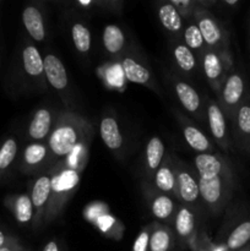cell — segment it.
Segmentation results:
<instances>
[{
	"instance_id": "obj_1",
	"label": "cell",
	"mask_w": 250,
	"mask_h": 251,
	"mask_svg": "<svg viewBox=\"0 0 250 251\" xmlns=\"http://www.w3.org/2000/svg\"><path fill=\"white\" fill-rule=\"evenodd\" d=\"M195 166L200 176V195L207 203L216 205L221 201L225 191V181L222 179L225 172L223 162L213 154L200 153L196 156Z\"/></svg>"
},
{
	"instance_id": "obj_2",
	"label": "cell",
	"mask_w": 250,
	"mask_h": 251,
	"mask_svg": "<svg viewBox=\"0 0 250 251\" xmlns=\"http://www.w3.org/2000/svg\"><path fill=\"white\" fill-rule=\"evenodd\" d=\"M77 144V134L71 125H61L49 137V147L56 156H68Z\"/></svg>"
},
{
	"instance_id": "obj_3",
	"label": "cell",
	"mask_w": 250,
	"mask_h": 251,
	"mask_svg": "<svg viewBox=\"0 0 250 251\" xmlns=\"http://www.w3.org/2000/svg\"><path fill=\"white\" fill-rule=\"evenodd\" d=\"M43 61L44 74H46L49 83L56 90L65 88L68 86V74H66V69L60 59L53 54H48L43 59Z\"/></svg>"
},
{
	"instance_id": "obj_4",
	"label": "cell",
	"mask_w": 250,
	"mask_h": 251,
	"mask_svg": "<svg viewBox=\"0 0 250 251\" xmlns=\"http://www.w3.org/2000/svg\"><path fill=\"white\" fill-rule=\"evenodd\" d=\"M245 92V81L239 74L228 76L223 86V100L229 108H235L242 103Z\"/></svg>"
},
{
	"instance_id": "obj_5",
	"label": "cell",
	"mask_w": 250,
	"mask_h": 251,
	"mask_svg": "<svg viewBox=\"0 0 250 251\" xmlns=\"http://www.w3.org/2000/svg\"><path fill=\"white\" fill-rule=\"evenodd\" d=\"M22 22H24L25 28L27 29L28 34L34 41H43L46 37V29H44L43 17L37 7H25L24 12H22Z\"/></svg>"
},
{
	"instance_id": "obj_6",
	"label": "cell",
	"mask_w": 250,
	"mask_h": 251,
	"mask_svg": "<svg viewBox=\"0 0 250 251\" xmlns=\"http://www.w3.org/2000/svg\"><path fill=\"white\" fill-rule=\"evenodd\" d=\"M100 134L102 141L110 150H118L123 145V136L119 130L117 120L114 118L107 117L100 122Z\"/></svg>"
},
{
	"instance_id": "obj_7",
	"label": "cell",
	"mask_w": 250,
	"mask_h": 251,
	"mask_svg": "<svg viewBox=\"0 0 250 251\" xmlns=\"http://www.w3.org/2000/svg\"><path fill=\"white\" fill-rule=\"evenodd\" d=\"M51 124V115L49 110L42 109L37 110L33 115V119L31 120L28 126V134L33 140H42L47 136L49 132Z\"/></svg>"
},
{
	"instance_id": "obj_8",
	"label": "cell",
	"mask_w": 250,
	"mask_h": 251,
	"mask_svg": "<svg viewBox=\"0 0 250 251\" xmlns=\"http://www.w3.org/2000/svg\"><path fill=\"white\" fill-rule=\"evenodd\" d=\"M24 69L29 76H39L44 73V61L36 47L27 46L22 51Z\"/></svg>"
},
{
	"instance_id": "obj_9",
	"label": "cell",
	"mask_w": 250,
	"mask_h": 251,
	"mask_svg": "<svg viewBox=\"0 0 250 251\" xmlns=\"http://www.w3.org/2000/svg\"><path fill=\"white\" fill-rule=\"evenodd\" d=\"M176 183H178L180 198L184 201L186 202L196 201V199L200 195V190H199V183L194 179V176H191L186 172H180L176 178Z\"/></svg>"
},
{
	"instance_id": "obj_10",
	"label": "cell",
	"mask_w": 250,
	"mask_h": 251,
	"mask_svg": "<svg viewBox=\"0 0 250 251\" xmlns=\"http://www.w3.org/2000/svg\"><path fill=\"white\" fill-rule=\"evenodd\" d=\"M175 92L181 105L188 112L194 113L199 109V107H200V97L190 85L185 82H178L175 85Z\"/></svg>"
},
{
	"instance_id": "obj_11",
	"label": "cell",
	"mask_w": 250,
	"mask_h": 251,
	"mask_svg": "<svg viewBox=\"0 0 250 251\" xmlns=\"http://www.w3.org/2000/svg\"><path fill=\"white\" fill-rule=\"evenodd\" d=\"M208 124H210V129L213 137H216L217 140L225 139V135H227L225 118L221 108L215 103L210 104V107H208Z\"/></svg>"
},
{
	"instance_id": "obj_12",
	"label": "cell",
	"mask_w": 250,
	"mask_h": 251,
	"mask_svg": "<svg viewBox=\"0 0 250 251\" xmlns=\"http://www.w3.org/2000/svg\"><path fill=\"white\" fill-rule=\"evenodd\" d=\"M125 37L122 29L115 25H108L103 31V44L109 53L115 54L124 47Z\"/></svg>"
},
{
	"instance_id": "obj_13",
	"label": "cell",
	"mask_w": 250,
	"mask_h": 251,
	"mask_svg": "<svg viewBox=\"0 0 250 251\" xmlns=\"http://www.w3.org/2000/svg\"><path fill=\"white\" fill-rule=\"evenodd\" d=\"M123 69H124L125 77L127 81L134 83L144 85L150 80V73L145 66L135 61L131 58H125L123 60Z\"/></svg>"
},
{
	"instance_id": "obj_14",
	"label": "cell",
	"mask_w": 250,
	"mask_h": 251,
	"mask_svg": "<svg viewBox=\"0 0 250 251\" xmlns=\"http://www.w3.org/2000/svg\"><path fill=\"white\" fill-rule=\"evenodd\" d=\"M159 21L162 26L171 32H178L181 28V17L173 4H164L159 7Z\"/></svg>"
},
{
	"instance_id": "obj_15",
	"label": "cell",
	"mask_w": 250,
	"mask_h": 251,
	"mask_svg": "<svg viewBox=\"0 0 250 251\" xmlns=\"http://www.w3.org/2000/svg\"><path fill=\"white\" fill-rule=\"evenodd\" d=\"M250 240V220L238 225L227 239V248L229 250H239Z\"/></svg>"
},
{
	"instance_id": "obj_16",
	"label": "cell",
	"mask_w": 250,
	"mask_h": 251,
	"mask_svg": "<svg viewBox=\"0 0 250 251\" xmlns=\"http://www.w3.org/2000/svg\"><path fill=\"white\" fill-rule=\"evenodd\" d=\"M198 27L202 34L203 42H206L208 46H217L222 41V31L215 20L211 17H202L199 21Z\"/></svg>"
},
{
	"instance_id": "obj_17",
	"label": "cell",
	"mask_w": 250,
	"mask_h": 251,
	"mask_svg": "<svg viewBox=\"0 0 250 251\" xmlns=\"http://www.w3.org/2000/svg\"><path fill=\"white\" fill-rule=\"evenodd\" d=\"M12 211L20 223H28L33 216V203L27 195H19L12 200Z\"/></svg>"
},
{
	"instance_id": "obj_18",
	"label": "cell",
	"mask_w": 250,
	"mask_h": 251,
	"mask_svg": "<svg viewBox=\"0 0 250 251\" xmlns=\"http://www.w3.org/2000/svg\"><path fill=\"white\" fill-rule=\"evenodd\" d=\"M51 191V179L48 176H41L34 183L31 194V201L33 207L41 208L49 199Z\"/></svg>"
},
{
	"instance_id": "obj_19",
	"label": "cell",
	"mask_w": 250,
	"mask_h": 251,
	"mask_svg": "<svg viewBox=\"0 0 250 251\" xmlns=\"http://www.w3.org/2000/svg\"><path fill=\"white\" fill-rule=\"evenodd\" d=\"M184 137H185L188 145L194 151H198L200 153H206L211 149L207 137L200 130L196 129V127L186 126L184 129Z\"/></svg>"
},
{
	"instance_id": "obj_20",
	"label": "cell",
	"mask_w": 250,
	"mask_h": 251,
	"mask_svg": "<svg viewBox=\"0 0 250 251\" xmlns=\"http://www.w3.org/2000/svg\"><path fill=\"white\" fill-rule=\"evenodd\" d=\"M235 120L242 140L250 146V102L242 103L240 107H238Z\"/></svg>"
},
{
	"instance_id": "obj_21",
	"label": "cell",
	"mask_w": 250,
	"mask_h": 251,
	"mask_svg": "<svg viewBox=\"0 0 250 251\" xmlns=\"http://www.w3.org/2000/svg\"><path fill=\"white\" fill-rule=\"evenodd\" d=\"M164 153V145L159 137L154 136L147 144L146 149V159H147V166L150 169L154 171L158 169L159 164H161L162 158H163Z\"/></svg>"
},
{
	"instance_id": "obj_22",
	"label": "cell",
	"mask_w": 250,
	"mask_h": 251,
	"mask_svg": "<svg viewBox=\"0 0 250 251\" xmlns=\"http://www.w3.org/2000/svg\"><path fill=\"white\" fill-rule=\"evenodd\" d=\"M78 183V174L73 169H68L55 176V178L51 179V189L56 193H64V191L71 190L75 188Z\"/></svg>"
},
{
	"instance_id": "obj_23",
	"label": "cell",
	"mask_w": 250,
	"mask_h": 251,
	"mask_svg": "<svg viewBox=\"0 0 250 251\" xmlns=\"http://www.w3.org/2000/svg\"><path fill=\"white\" fill-rule=\"evenodd\" d=\"M74 44L81 53H87L91 48V33L82 24H75L71 29Z\"/></svg>"
},
{
	"instance_id": "obj_24",
	"label": "cell",
	"mask_w": 250,
	"mask_h": 251,
	"mask_svg": "<svg viewBox=\"0 0 250 251\" xmlns=\"http://www.w3.org/2000/svg\"><path fill=\"white\" fill-rule=\"evenodd\" d=\"M195 220L188 208H180L175 218V229L180 237H188L194 230Z\"/></svg>"
},
{
	"instance_id": "obj_25",
	"label": "cell",
	"mask_w": 250,
	"mask_h": 251,
	"mask_svg": "<svg viewBox=\"0 0 250 251\" xmlns=\"http://www.w3.org/2000/svg\"><path fill=\"white\" fill-rule=\"evenodd\" d=\"M17 153V142L15 139L5 140L0 147V173L6 171L14 162Z\"/></svg>"
},
{
	"instance_id": "obj_26",
	"label": "cell",
	"mask_w": 250,
	"mask_h": 251,
	"mask_svg": "<svg viewBox=\"0 0 250 251\" xmlns=\"http://www.w3.org/2000/svg\"><path fill=\"white\" fill-rule=\"evenodd\" d=\"M203 70L210 80H217L223 73V65L216 53H207L203 58Z\"/></svg>"
},
{
	"instance_id": "obj_27",
	"label": "cell",
	"mask_w": 250,
	"mask_h": 251,
	"mask_svg": "<svg viewBox=\"0 0 250 251\" xmlns=\"http://www.w3.org/2000/svg\"><path fill=\"white\" fill-rule=\"evenodd\" d=\"M173 208L174 202L168 196L161 195L154 199L153 202H152V213H153L154 217L159 218V220L168 218L173 212Z\"/></svg>"
},
{
	"instance_id": "obj_28",
	"label": "cell",
	"mask_w": 250,
	"mask_h": 251,
	"mask_svg": "<svg viewBox=\"0 0 250 251\" xmlns=\"http://www.w3.org/2000/svg\"><path fill=\"white\" fill-rule=\"evenodd\" d=\"M174 58L179 68L184 71H191L195 68V58L186 46H176L174 49Z\"/></svg>"
},
{
	"instance_id": "obj_29",
	"label": "cell",
	"mask_w": 250,
	"mask_h": 251,
	"mask_svg": "<svg viewBox=\"0 0 250 251\" xmlns=\"http://www.w3.org/2000/svg\"><path fill=\"white\" fill-rule=\"evenodd\" d=\"M47 149L41 144H31L24 152V161L27 166H37L46 158Z\"/></svg>"
},
{
	"instance_id": "obj_30",
	"label": "cell",
	"mask_w": 250,
	"mask_h": 251,
	"mask_svg": "<svg viewBox=\"0 0 250 251\" xmlns=\"http://www.w3.org/2000/svg\"><path fill=\"white\" fill-rule=\"evenodd\" d=\"M156 185L159 190L172 191L175 186V178L174 173L168 168V167H161L156 173Z\"/></svg>"
},
{
	"instance_id": "obj_31",
	"label": "cell",
	"mask_w": 250,
	"mask_h": 251,
	"mask_svg": "<svg viewBox=\"0 0 250 251\" xmlns=\"http://www.w3.org/2000/svg\"><path fill=\"white\" fill-rule=\"evenodd\" d=\"M171 247V235L167 230L158 229L150 237V250L151 251H168Z\"/></svg>"
},
{
	"instance_id": "obj_32",
	"label": "cell",
	"mask_w": 250,
	"mask_h": 251,
	"mask_svg": "<svg viewBox=\"0 0 250 251\" xmlns=\"http://www.w3.org/2000/svg\"><path fill=\"white\" fill-rule=\"evenodd\" d=\"M184 38H185L188 48L198 49L203 44L202 34H201L200 29H199V27L196 25H190V26L186 27Z\"/></svg>"
},
{
	"instance_id": "obj_33",
	"label": "cell",
	"mask_w": 250,
	"mask_h": 251,
	"mask_svg": "<svg viewBox=\"0 0 250 251\" xmlns=\"http://www.w3.org/2000/svg\"><path fill=\"white\" fill-rule=\"evenodd\" d=\"M150 245V234L145 230L139 234L132 245V251H147Z\"/></svg>"
},
{
	"instance_id": "obj_34",
	"label": "cell",
	"mask_w": 250,
	"mask_h": 251,
	"mask_svg": "<svg viewBox=\"0 0 250 251\" xmlns=\"http://www.w3.org/2000/svg\"><path fill=\"white\" fill-rule=\"evenodd\" d=\"M43 251H59V248H58V244H56L55 242H49L48 244L44 247Z\"/></svg>"
},
{
	"instance_id": "obj_35",
	"label": "cell",
	"mask_w": 250,
	"mask_h": 251,
	"mask_svg": "<svg viewBox=\"0 0 250 251\" xmlns=\"http://www.w3.org/2000/svg\"><path fill=\"white\" fill-rule=\"evenodd\" d=\"M7 243H9V238L6 237V234H5L2 230H0V248H2L4 245H6Z\"/></svg>"
},
{
	"instance_id": "obj_36",
	"label": "cell",
	"mask_w": 250,
	"mask_h": 251,
	"mask_svg": "<svg viewBox=\"0 0 250 251\" xmlns=\"http://www.w3.org/2000/svg\"><path fill=\"white\" fill-rule=\"evenodd\" d=\"M0 251H16V249H15L14 245L10 244V243H7L6 245H4L2 248H0Z\"/></svg>"
},
{
	"instance_id": "obj_37",
	"label": "cell",
	"mask_w": 250,
	"mask_h": 251,
	"mask_svg": "<svg viewBox=\"0 0 250 251\" xmlns=\"http://www.w3.org/2000/svg\"><path fill=\"white\" fill-rule=\"evenodd\" d=\"M225 4L227 5H230V6H233V5H237L238 4V1L237 0H225Z\"/></svg>"
},
{
	"instance_id": "obj_38",
	"label": "cell",
	"mask_w": 250,
	"mask_h": 251,
	"mask_svg": "<svg viewBox=\"0 0 250 251\" xmlns=\"http://www.w3.org/2000/svg\"><path fill=\"white\" fill-rule=\"evenodd\" d=\"M81 5H90L91 1H80Z\"/></svg>"
}]
</instances>
